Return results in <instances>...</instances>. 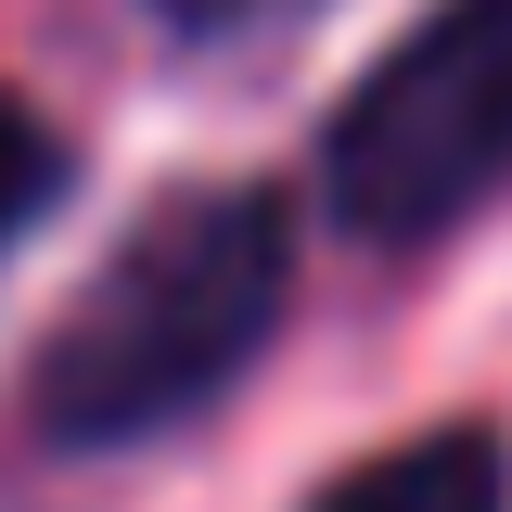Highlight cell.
Masks as SVG:
<instances>
[{
  "mask_svg": "<svg viewBox=\"0 0 512 512\" xmlns=\"http://www.w3.org/2000/svg\"><path fill=\"white\" fill-rule=\"evenodd\" d=\"M308 512H512V448L487 423H436V436H397L372 461H346Z\"/></svg>",
  "mask_w": 512,
  "mask_h": 512,
  "instance_id": "3",
  "label": "cell"
},
{
  "mask_svg": "<svg viewBox=\"0 0 512 512\" xmlns=\"http://www.w3.org/2000/svg\"><path fill=\"white\" fill-rule=\"evenodd\" d=\"M167 26H192V39H231V26H256V13H282V0H154Z\"/></svg>",
  "mask_w": 512,
  "mask_h": 512,
  "instance_id": "5",
  "label": "cell"
},
{
  "mask_svg": "<svg viewBox=\"0 0 512 512\" xmlns=\"http://www.w3.org/2000/svg\"><path fill=\"white\" fill-rule=\"evenodd\" d=\"M52 192H64V141L26 116V103H0V256L39 231V205H52Z\"/></svg>",
  "mask_w": 512,
  "mask_h": 512,
  "instance_id": "4",
  "label": "cell"
},
{
  "mask_svg": "<svg viewBox=\"0 0 512 512\" xmlns=\"http://www.w3.org/2000/svg\"><path fill=\"white\" fill-rule=\"evenodd\" d=\"M295 295V231H282V192L218 180V192H167L141 231H128L90 295L64 308V333L39 346V436L52 448H141L192 423L205 397H231L269 346V320Z\"/></svg>",
  "mask_w": 512,
  "mask_h": 512,
  "instance_id": "1",
  "label": "cell"
},
{
  "mask_svg": "<svg viewBox=\"0 0 512 512\" xmlns=\"http://www.w3.org/2000/svg\"><path fill=\"white\" fill-rule=\"evenodd\" d=\"M512 180V0H436L333 103L320 192L372 244H436Z\"/></svg>",
  "mask_w": 512,
  "mask_h": 512,
  "instance_id": "2",
  "label": "cell"
}]
</instances>
